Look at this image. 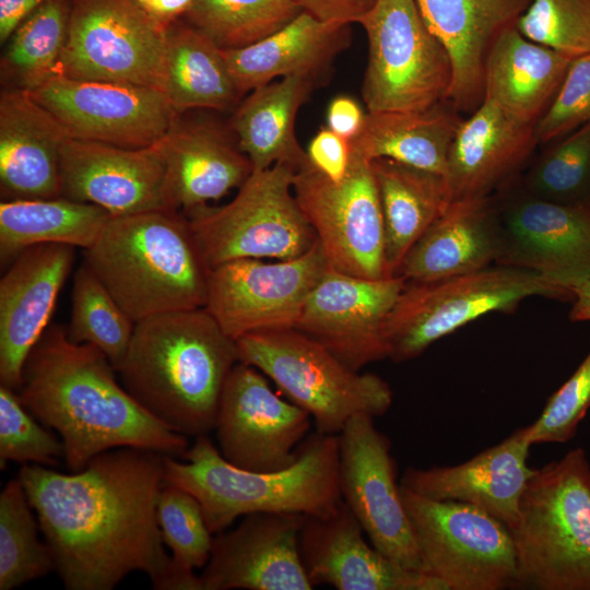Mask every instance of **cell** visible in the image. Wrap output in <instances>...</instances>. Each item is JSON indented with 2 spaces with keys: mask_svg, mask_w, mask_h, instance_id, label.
I'll list each match as a JSON object with an SVG mask.
<instances>
[{
  "mask_svg": "<svg viewBox=\"0 0 590 590\" xmlns=\"http://www.w3.org/2000/svg\"><path fill=\"white\" fill-rule=\"evenodd\" d=\"M164 460L125 447L71 473L22 465L19 479L66 589L111 590L141 571L163 590L170 563L157 520Z\"/></svg>",
  "mask_w": 590,
  "mask_h": 590,
  "instance_id": "cell-1",
  "label": "cell"
},
{
  "mask_svg": "<svg viewBox=\"0 0 590 590\" xmlns=\"http://www.w3.org/2000/svg\"><path fill=\"white\" fill-rule=\"evenodd\" d=\"M115 373L101 350L71 341L64 327L52 324L31 351L16 393L40 423L57 432L71 472L125 447L182 458L187 436L142 406Z\"/></svg>",
  "mask_w": 590,
  "mask_h": 590,
  "instance_id": "cell-2",
  "label": "cell"
},
{
  "mask_svg": "<svg viewBox=\"0 0 590 590\" xmlns=\"http://www.w3.org/2000/svg\"><path fill=\"white\" fill-rule=\"evenodd\" d=\"M238 362L236 341L200 307L137 322L117 373L150 413L196 438L214 429L224 384Z\"/></svg>",
  "mask_w": 590,
  "mask_h": 590,
  "instance_id": "cell-3",
  "label": "cell"
},
{
  "mask_svg": "<svg viewBox=\"0 0 590 590\" xmlns=\"http://www.w3.org/2000/svg\"><path fill=\"white\" fill-rule=\"evenodd\" d=\"M182 458L165 456V482L193 495L212 534L253 512L324 517L342 502L338 435L314 433L296 460L272 472L245 470L226 461L208 435L194 438Z\"/></svg>",
  "mask_w": 590,
  "mask_h": 590,
  "instance_id": "cell-4",
  "label": "cell"
},
{
  "mask_svg": "<svg viewBox=\"0 0 590 590\" xmlns=\"http://www.w3.org/2000/svg\"><path fill=\"white\" fill-rule=\"evenodd\" d=\"M84 261L135 323L205 305L210 269L178 211L110 216Z\"/></svg>",
  "mask_w": 590,
  "mask_h": 590,
  "instance_id": "cell-5",
  "label": "cell"
},
{
  "mask_svg": "<svg viewBox=\"0 0 590 590\" xmlns=\"http://www.w3.org/2000/svg\"><path fill=\"white\" fill-rule=\"evenodd\" d=\"M509 530L514 589L590 590V463L582 448L533 470Z\"/></svg>",
  "mask_w": 590,
  "mask_h": 590,
  "instance_id": "cell-6",
  "label": "cell"
},
{
  "mask_svg": "<svg viewBox=\"0 0 590 590\" xmlns=\"http://www.w3.org/2000/svg\"><path fill=\"white\" fill-rule=\"evenodd\" d=\"M236 344L239 361L259 369L305 410L318 433L338 435L353 416L378 417L392 404L386 380L349 367L297 329L250 333Z\"/></svg>",
  "mask_w": 590,
  "mask_h": 590,
  "instance_id": "cell-7",
  "label": "cell"
},
{
  "mask_svg": "<svg viewBox=\"0 0 590 590\" xmlns=\"http://www.w3.org/2000/svg\"><path fill=\"white\" fill-rule=\"evenodd\" d=\"M533 296L570 299L573 295L542 274L497 264L427 282H406L386 319L387 357L402 363L476 318L511 311Z\"/></svg>",
  "mask_w": 590,
  "mask_h": 590,
  "instance_id": "cell-8",
  "label": "cell"
},
{
  "mask_svg": "<svg viewBox=\"0 0 590 590\" xmlns=\"http://www.w3.org/2000/svg\"><path fill=\"white\" fill-rule=\"evenodd\" d=\"M294 175L283 164L253 170L231 202L186 212L210 270L236 259H294L314 247L318 239L294 196Z\"/></svg>",
  "mask_w": 590,
  "mask_h": 590,
  "instance_id": "cell-9",
  "label": "cell"
},
{
  "mask_svg": "<svg viewBox=\"0 0 590 590\" xmlns=\"http://www.w3.org/2000/svg\"><path fill=\"white\" fill-rule=\"evenodd\" d=\"M358 24L368 40L362 87L368 113L424 110L447 99L452 61L416 0H377Z\"/></svg>",
  "mask_w": 590,
  "mask_h": 590,
  "instance_id": "cell-10",
  "label": "cell"
},
{
  "mask_svg": "<svg viewBox=\"0 0 590 590\" xmlns=\"http://www.w3.org/2000/svg\"><path fill=\"white\" fill-rule=\"evenodd\" d=\"M400 488L429 575L447 590L514 588L516 553L505 523L472 505L432 499Z\"/></svg>",
  "mask_w": 590,
  "mask_h": 590,
  "instance_id": "cell-11",
  "label": "cell"
},
{
  "mask_svg": "<svg viewBox=\"0 0 590 590\" xmlns=\"http://www.w3.org/2000/svg\"><path fill=\"white\" fill-rule=\"evenodd\" d=\"M293 191L331 268L365 279L392 276L371 162L351 148L347 174L335 182L307 160L295 172Z\"/></svg>",
  "mask_w": 590,
  "mask_h": 590,
  "instance_id": "cell-12",
  "label": "cell"
},
{
  "mask_svg": "<svg viewBox=\"0 0 590 590\" xmlns=\"http://www.w3.org/2000/svg\"><path fill=\"white\" fill-rule=\"evenodd\" d=\"M166 27L134 0H73L58 73L162 91Z\"/></svg>",
  "mask_w": 590,
  "mask_h": 590,
  "instance_id": "cell-13",
  "label": "cell"
},
{
  "mask_svg": "<svg viewBox=\"0 0 590 590\" xmlns=\"http://www.w3.org/2000/svg\"><path fill=\"white\" fill-rule=\"evenodd\" d=\"M329 267L318 240L294 259L232 260L210 270L204 308L235 341L250 333L295 329L307 296Z\"/></svg>",
  "mask_w": 590,
  "mask_h": 590,
  "instance_id": "cell-14",
  "label": "cell"
},
{
  "mask_svg": "<svg viewBox=\"0 0 590 590\" xmlns=\"http://www.w3.org/2000/svg\"><path fill=\"white\" fill-rule=\"evenodd\" d=\"M374 420L355 415L338 434L341 498L380 553L408 569L428 574L397 482L390 439Z\"/></svg>",
  "mask_w": 590,
  "mask_h": 590,
  "instance_id": "cell-15",
  "label": "cell"
},
{
  "mask_svg": "<svg viewBox=\"0 0 590 590\" xmlns=\"http://www.w3.org/2000/svg\"><path fill=\"white\" fill-rule=\"evenodd\" d=\"M311 422L305 410L271 388L264 374L239 361L224 384L213 430L226 461L272 472L296 460Z\"/></svg>",
  "mask_w": 590,
  "mask_h": 590,
  "instance_id": "cell-16",
  "label": "cell"
},
{
  "mask_svg": "<svg viewBox=\"0 0 590 590\" xmlns=\"http://www.w3.org/2000/svg\"><path fill=\"white\" fill-rule=\"evenodd\" d=\"M31 95L71 139L140 149L160 142L178 114L152 86L76 80L57 73Z\"/></svg>",
  "mask_w": 590,
  "mask_h": 590,
  "instance_id": "cell-17",
  "label": "cell"
},
{
  "mask_svg": "<svg viewBox=\"0 0 590 590\" xmlns=\"http://www.w3.org/2000/svg\"><path fill=\"white\" fill-rule=\"evenodd\" d=\"M405 283L399 275L365 279L329 267L307 296L295 329L361 370L387 357L382 328Z\"/></svg>",
  "mask_w": 590,
  "mask_h": 590,
  "instance_id": "cell-18",
  "label": "cell"
},
{
  "mask_svg": "<svg viewBox=\"0 0 590 590\" xmlns=\"http://www.w3.org/2000/svg\"><path fill=\"white\" fill-rule=\"evenodd\" d=\"M306 516L253 512L213 534L200 590H311L299 553Z\"/></svg>",
  "mask_w": 590,
  "mask_h": 590,
  "instance_id": "cell-19",
  "label": "cell"
},
{
  "mask_svg": "<svg viewBox=\"0 0 590 590\" xmlns=\"http://www.w3.org/2000/svg\"><path fill=\"white\" fill-rule=\"evenodd\" d=\"M62 197L111 216L170 208L161 141L140 149L69 138L60 155Z\"/></svg>",
  "mask_w": 590,
  "mask_h": 590,
  "instance_id": "cell-20",
  "label": "cell"
},
{
  "mask_svg": "<svg viewBox=\"0 0 590 590\" xmlns=\"http://www.w3.org/2000/svg\"><path fill=\"white\" fill-rule=\"evenodd\" d=\"M497 264L535 271L573 290L590 275V205L566 204L527 193L500 209Z\"/></svg>",
  "mask_w": 590,
  "mask_h": 590,
  "instance_id": "cell-21",
  "label": "cell"
},
{
  "mask_svg": "<svg viewBox=\"0 0 590 590\" xmlns=\"http://www.w3.org/2000/svg\"><path fill=\"white\" fill-rule=\"evenodd\" d=\"M346 504L328 516H306L299 553L312 586L338 590H447L436 577L408 569L380 553Z\"/></svg>",
  "mask_w": 590,
  "mask_h": 590,
  "instance_id": "cell-22",
  "label": "cell"
},
{
  "mask_svg": "<svg viewBox=\"0 0 590 590\" xmlns=\"http://www.w3.org/2000/svg\"><path fill=\"white\" fill-rule=\"evenodd\" d=\"M75 247L40 244L22 250L0 280V386L16 391L25 362L48 328Z\"/></svg>",
  "mask_w": 590,
  "mask_h": 590,
  "instance_id": "cell-23",
  "label": "cell"
},
{
  "mask_svg": "<svg viewBox=\"0 0 590 590\" xmlns=\"http://www.w3.org/2000/svg\"><path fill=\"white\" fill-rule=\"evenodd\" d=\"M531 446L528 425L460 464L409 467L402 473L400 485L427 498L472 505L510 529L534 470L527 462Z\"/></svg>",
  "mask_w": 590,
  "mask_h": 590,
  "instance_id": "cell-24",
  "label": "cell"
},
{
  "mask_svg": "<svg viewBox=\"0 0 590 590\" xmlns=\"http://www.w3.org/2000/svg\"><path fill=\"white\" fill-rule=\"evenodd\" d=\"M69 134L28 91L0 96V188L2 200L62 197L60 155Z\"/></svg>",
  "mask_w": 590,
  "mask_h": 590,
  "instance_id": "cell-25",
  "label": "cell"
},
{
  "mask_svg": "<svg viewBox=\"0 0 590 590\" xmlns=\"http://www.w3.org/2000/svg\"><path fill=\"white\" fill-rule=\"evenodd\" d=\"M432 32L452 61L448 102L473 113L484 99V64L495 37L516 25L531 0H416Z\"/></svg>",
  "mask_w": 590,
  "mask_h": 590,
  "instance_id": "cell-26",
  "label": "cell"
},
{
  "mask_svg": "<svg viewBox=\"0 0 590 590\" xmlns=\"http://www.w3.org/2000/svg\"><path fill=\"white\" fill-rule=\"evenodd\" d=\"M500 209L491 196L452 200L412 246L396 275L427 282L474 272L498 261Z\"/></svg>",
  "mask_w": 590,
  "mask_h": 590,
  "instance_id": "cell-27",
  "label": "cell"
},
{
  "mask_svg": "<svg viewBox=\"0 0 590 590\" xmlns=\"http://www.w3.org/2000/svg\"><path fill=\"white\" fill-rule=\"evenodd\" d=\"M534 127L483 99L460 123L449 152L446 179L452 199L489 197L512 177L538 144Z\"/></svg>",
  "mask_w": 590,
  "mask_h": 590,
  "instance_id": "cell-28",
  "label": "cell"
},
{
  "mask_svg": "<svg viewBox=\"0 0 590 590\" xmlns=\"http://www.w3.org/2000/svg\"><path fill=\"white\" fill-rule=\"evenodd\" d=\"M170 208L185 212L239 188L252 174L237 142L214 123L178 118L161 140Z\"/></svg>",
  "mask_w": 590,
  "mask_h": 590,
  "instance_id": "cell-29",
  "label": "cell"
},
{
  "mask_svg": "<svg viewBox=\"0 0 590 590\" xmlns=\"http://www.w3.org/2000/svg\"><path fill=\"white\" fill-rule=\"evenodd\" d=\"M350 40L349 24L322 22L302 12L269 37L223 54L243 96L275 79L305 76L318 82Z\"/></svg>",
  "mask_w": 590,
  "mask_h": 590,
  "instance_id": "cell-30",
  "label": "cell"
},
{
  "mask_svg": "<svg viewBox=\"0 0 590 590\" xmlns=\"http://www.w3.org/2000/svg\"><path fill=\"white\" fill-rule=\"evenodd\" d=\"M574 58L524 37L516 25L493 40L484 64V99L535 125L558 92Z\"/></svg>",
  "mask_w": 590,
  "mask_h": 590,
  "instance_id": "cell-31",
  "label": "cell"
},
{
  "mask_svg": "<svg viewBox=\"0 0 590 590\" xmlns=\"http://www.w3.org/2000/svg\"><path fill=\"white\" fill-rule=\"evenodd\" d=\"M316 83L305 76L282 78L253 88L238 104L231 127L253 170L283 164L296 172L307 162L296 139L295 120Z\"/></svg>",
  "mask_w": 590,
  "mask_h": 590,
  "instance_id": "cell-32",
  "label": "cell"
},
{
  "mask_svg": "<svg viewBox=\"0 0 590 590\" xmlns=\"http://www.w3.org/2000/svg\"><path fill=\"white\" fill-rule=\"evenodd\" d=\"M462 120L446 101L424 110L367 111L351 148L369 162L389 158L446 177L449 152Z\"/></svg>",
  "mask_w": 590,
  "mask_h": 590,
  "instance_id": "cell-33",
  "label": "cell"
},
{
  "mask_svg": "<svg viewBox=\"0 0 590 590\" xmlns=\"http://www.w3.org/2000/svg\"><path fill=\"white\" fill-rule=\"evenodd\" d=\"M371 167L384 214L387 270L396 275L412 246L453 199L442 175L389 158H376Z\"/></svg>",
  "mask_w": 590,
  "mask_h": 590,
  "instance_id": "cell-34",
  "label": "cell"
},
{
  "mask_svg": "<svg viewBox=\"0 0 590 590\" xmlns=\"http://www.w3.org/2000/svg\"><path fill=\"white\" fill-rule=\"evenodd\" d=\"M162 92L178 115L227 110L241 97L223 50L182 19L166 27Z\"/></svg>",
  "mask_w": 590,
  "mask_h": 590,
  "instance_id": "cell-35",
  "label": "cell"
},
{
  "mask_svg": "<svg viewBox=\"0 0 590 590\" xmlns=\"http://www.w3.org/2000/svg\"><path fill=\"white\" fill-rule=\"evenodd\" d=\"M110 216L101 206L64 197L2 200L1 262L7 263L22 250L40 244H66L86 250L96 241Z\"/></svg>",
  "mask_w": 590,
  "mask_h": 590,
  "instance_id": "cell-36",
  "label": "cell"
},
{
  "mask_svg": "<svg viewBox=\"0 0 590 590\" xmlns=\"http://www.w3.org/2000/svg\"><path fill=\"white\" fill-rule=\"evenodd\" d=\"M73 0H47L9 38L2 73L15 88L34 91L58 73L66 45Z\"/></svg>",
  "mask_w": 590,
  "mask_h": 590,
  "instance_id": "cell-37",
  "label": "cell"
},
{
  "mask_svg": "<svg viewBox=\"0 0 590 590\" xmlns=\"http://www.w3.org/2000/svg\"><path fill=\"white\" fill-rule=\"evenodd\" d=\"M302 12L293 0H196L180 19L231 50L269 37Z\"/></svg>",
  "mask_w": 590,
  "mask_h": 590,
  "instance_id": "cell-38",
  "label": "cell"
},
{
  "mask_svg": "<svg viewBox=\"0 0 590 590\" xmlns=\"http://www.w3.org/2000/svg\"><path fill=\"white\" fill-rule=\"evenodd\" d=\"M157 520L172 553L163 590H200L194 570L208 563L213 541L200 503L181 487L165 483L157 502Z\"/></svg>",
  "mask_w": 590,
  "mask_h": 590,
  "instance_id": "cell-39",
  "label": "cell"
},
{
  "mask_svg": "<svg viewBox=\"0 0 590 590\" xmlns=\"http://www.w3.org/2000/svg\"><path fill=\"white\" fill-rule=\"evenodd\" d=\"M20 479L10 480L0 494V590H11L55 570L47 542L38 538L39 523Z\"/></svg>",
  "mask_w": 590,
  "mask_h": 590,
  "instance_id": "cell-40",
  "label": "cell"
},
{
  "mask_svg": "<svg viewBox=\"0 0 590 590\" xmlns=\"http://www.w3.org/2000/svg\"><path fill=\"white\" fill-rule=\"evenodd\" d=\"M135 322L83 261L74 272L69 339L101 350L117 371L129 347Z\"/></svg>",
  "mask_w": 590,
  "mask_h": 590,
  "instance_id": "cell-41",
  "label": "cell"
},
{
  "mask_svg": "<svg viewBox=\"0 0 590 590\" xmlns=\"http://www.w3.org/2000/svg\"><path fill=\"white\" fill-rule=\"evenodd\" d=\"M554 142L527 175V193L590 205V122Z\"/></svg>",
  "mask_w": 590,
  "mask_h": 590,
  "instance_id": "cell-42",
  "label": "cell"
},
{
  "mask_svg": "<svg viewBox=\"0 0 590 590\" xmlns=\"http://www.w3.org/2000/svg\"><path fill=\"white\" fill-rule=\"evenodd\" d=\"M516 26L528 39L570 58L590 52V0H531Z\"/></svg>",
  "mask_w": 590,
  "mask_h": 590,
  "instance_id": "cell-43",
  "label": "cell"
},
{
  "mask_svg": "<svg viewBox=\"0 0 590 590\" xmlns=\"http://www.w3.org/2000/svg\"><path fill=\"white\" fill-rule=\"evenodd\" d=\"M23 405L16 391L0 386V467L9 461L58 465L64 451L60 438Z\"/></svg>",
  "mask_w": 590,
  "mask_h": 590,
  "instance_id": "cell-44",
  "label": "cell"
},
{
  "mask_svg": "<svg viewBox=\"0 0 590 590\" xmlns=\"http://www.w3.org/2000/svg\"><path fill=\"white\" fill-rule=\"evenodd\" d=\"M590 408V351L574 374L547 400L530 424V441L563 444L577 433Z\"/></svg>",
  "mask_w": 590,
  "mask_h": 590,
  "instance_id": "cell-45",
  "label": "cell"
},
{
  "mask_svg": "<svg viewBox=\"0 0 590 590\" xmlns=\"http://www.w3.org/2000/svg\"><path fill=\"white\" fill-rule=\"evenodd\" d=\"M590 122V52L571 60L557 94L534 127L538 144Z\"/></svg>",
  "mask_w": 590,
  "mask_h": 590,
  "instance_id": "cell-46",
  "label": "cell"
},
{
  "mask_svg": "<svg viewBox=\"0 0 590 590\" xmlns=\"http://www.w3.org/2000/svg\"><path fill=\"white\" fill-rule=\"evenodd\" d=\"M309 163L332 181H341L351 162V142L331 129L322 128L307 148Z\"/></svg>",
  "mask_w": 590,
  "mask_h": 590,
  "instance_id": "cell-47",
  "label": "cell"
},
{
  "mask_svg": "<svg viewBox=\"0 0 590 590\" xmlns=\"http://www.w3.org/2000/svg\"><path fill=\"white\" fill-rule=\"evenodd\" d=\"M302 10L322 22L349 24L359 21L377 0H293Z\"/></svg>",
  "mask_w": 590,
  "mask_h": 590,
  "instance_id": "cell-48",
  "label": "cell"
},
{
  "mask_svg": "<svg viewBox=\"0 0 590 590\" xmlns=\"http://www.w3.org/2000/svg\"><path fill=\"white\" fill-rule=\"evenodd\" d=\"M367 113L349 96L333 98L327 111V125L337 134L352 141L363 129Z\"/></svg>",
  "mask_w": 590,
  "mask_h": 590,
  "instance_id": "cell-49",
  "label": "cell"
},
{
  "mask_svg": "<svg viewBox=\"0 0 590 590\" xmlns=\"http://www.w3.org/2000/svg\"><path fill=\"white\" fill-rule=\"evenodd\" d=\"M47 0H0V43H7L16 28Z\"/></svg>",
  "mask_w": 590,
  "mask_h": 590,
  "instance_id": "cell-50",
  "label": "cell"
},
{
  "mask_svg": "<svg viewBox=\"0 0 590 590\" xmlns=\"http://www.w3.org/2000/svg\"><path fill=\"white\" fill-rule=\"evenodd\" d=\"M196 0H154L143 9L161 25L167 27L180 19Z\"/></svg>",
  "mask_w": 590,
  "mask_h": 590,
  "instance_id": "cell-51",
  "label": "cell"
},
{
  "mask_svg": "<svg viewBox=\"0 0 590 590\" xmlns=\"http://www.w3.org/2000/svg\"><path fill=\"white\" fill-rule=\"evenodd\" d=\"M573 306L569 312L570 321H590V275L573 290Z\"/></svg>",
  "mask_w": 590,
  "mask_h": 590,
  "instance_id": "cell-52",
  "label": "cell"
}]
</instances>
